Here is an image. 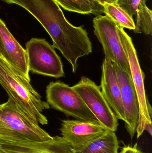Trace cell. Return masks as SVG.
Listing matches in <instances>:
<instances>
[{
	"label": "cell",
	"mask_w": 152,
	"mask_h": 153,
	"mask_svg": "<svg viewBox=\"0 0 152 153\" xmlns=\"http://www.w3.org/2000/svg\"><path fill=\"white\" fill-rule=\"evenodd\" d=\"M25 76L0 57V84L21 112L35 124L47 125V118L42 114L50 107L42 100L40 94L35 90Z\"/></svg>",
	"instance_id": "1"
},
{
	"label": "cell",
	"mask_w": 152,
	"mask_h": 153,
	"mask_svg": "<svg viewBox=\"0 0 152 153\" xmlns=\"http://www.w3.org/2000/svg\"><path fill=\"white\" fill-rule=\"evenodd\" d=\"M52 137L21 112L10 98L0 104V140L43 142Z\"/></svg>",
	"instance_id": "2"
},
{
	"label": "cell",
	"mask_w": 152,
	"mask_h": 153,
	"mask_svg": "<svg viewBox=\"0 0 152 153\" xmlns=\"http://www.w3.org/2000/svg\"><path fill=\"white\" fill-rule=\"evenodd\" d=\"M118 29L120 41L128 60L130 74L139 102L140 112L136 130L137 138H139L145 130H146L152 136V108L145 93L144 85L145 75L140 66L137 53L132 38L125 31L124 28L118 25Z\"/></svg>",
	"instance_id": "3"
},
{
	"label": "cell",
	"mask_w": 152,
	"mask_h": 153,
	"mask_svg": "<svg viewBox=\"0 0 152 153\" xmlns=\"http://www.w3.org/2000/svg\"><path fill=\"white\" fill-rule=\"evenodd\" d=\"M46 102L51 108L78 120L97 121L82 98L72 87L60 81L46 86Z\"/></svg>",
	"instance_id": "4"
},
{
	"label": "cell",
	"mask_w": 152,
	"mask_h": 153,
	"mask_svg": "<svg viewBox=\"0 0 152 153\" xmlns=\"http://www.w3.org/2000/svg\"><path fill=\"white\" fill-rule=\"evenodd\" d=\"M25 50L29 69L33 73L55 78L65 76L60 57L45 39H31Z\"/></svg>",
	"instance_id": "5"
},
{
	"label": "cell",
	"mask_w": 152,
	"mask_h": 153,
	"mask_svg": "<svg viewBox=\"0 0 152 153\" xmlns=\"http://www.w3.org/2000/svg\"><path fill=\"white\" fill-rule=\"evenodd\" d=\"M95 35L102 46L105 58L130 74V67L119 34L118 25L105 15L93 20Z\"/></svg>",
	"instance_id": "6"
},
{
	"label": "cell",
	"mask_w": 152,
	"mask_h": 153,
	"mask_svg": "<svg viewBox=\"0 0 152 153\" xmlns=\"http://www.w3.org/2000/svg\"><path fill=\"white\" fill-rule=\"evenodd\" d=\"M72 87L106 130L117 131L118 119L104 97L100 86L88 77L82 76Z\"/></svg>",
	"instance_id": "7"
},
{
	"label": "cell",
	"mask_w": 152,
	"mask_h": 153,
	"mask_svg": "<svg viewBox=\"0 0 152 153\" xmlns=\"http://www.w3.org/2000/svg\"><path fill=\"white\" fill-rule=\"evenodd\" d=\"M120 86L125 116V126L131 139L136 133L139 117V104L131 75L113 63Z\"/></svg>",
	"instance_id": "8"
},
{
	"label": "cell",
	"mask_w": 152,
	"mask_h": 153,
	"mask_svg": "<svg viewBox=\"0 0 152 153\" xmlns=\"http://www.w3.org/2000/svg\"><path fill=\"white\" fill-rule=\"evenodd\" d=\"M106 129L97 121L64 120L60 131L73 150L87 144L104 134Z\"/></svg>",
	"instance_id": "9"
},
{
	"label": "cell",
	"mask_w": 152,
	"mask_h": 153,
	"mask_svg": "<svg viewBox=\"0 0 152 153\" xmlns=\"http://www.w3.org/2000/svg\"><path fill=\"white\" fill-rule=\"evenodd\" d=\"M0 48L2 58L30 82L26 50L12 36L1 19Z\"/></svg>",
	"instance_id": "10"
},
{
	"label": "cell",
	"mask_w": 152,
	"mask_h": 153,
	"mask_svg": "<svg viewBox=\"0 0 152 153\" xmlns=\"http://www.w3.org/2000/svg\"><path fill=\"white\" fill-rule=\"evenodd\" d=\"M101 91L118 120L125 122L120 86L113 63L104 58L102 65Z\"/></svg>",
	"instance_id": "11"
},
{
	"label": "cell",
	"mask_w": 152,
	"mask_h": 153,
	"mask_svg": "<svg viewBox=\"0 0 152 153\" xmlns=\"http://www.w3.org/2000/svg\"><path fill=\"white\" fill-rule=\"evenodd\" d=\"M119 148L115 132L106 130L103 134L87 144L73 150L72 153H118Z\"/></svg>",
	"instance_id": "12"
},
{
	"label": "cell",
	"mask_w": 152,
	"mask_h": 153,
	"mask_svg": "<svg viewBox=\"0 0 152 153\" xmlns=\"http://www.w3.org/2000/svg\"><path fill=\"white\" fill-rule=\"evenodd\" d=\"M59 5L68 11L82 14L103 13L104 7L96 0H54Z\"/></svg>",
	"instance_id": "13"
},
{
	"label": "cell",
	"mask_w": 152,
	"mask_h": 153,
	"mask_svg": "<svg viewBox=\"0 0 152 153\" xmlns=\"http://www.w3.org/2000/svg\"><path fill=\"white\" fill-rule=\"evenodd\" d=\"M103 7V13L119 26L129 30H134L135 24L133 18L117 4L113 2L107 3L104 4Z\"/></svg>",
	"instance_id": "14"
},
{
	"label": "cell",
	"mask_w": 152,
	"mask_h": 153,
	"mask_svg": "<svg viewBox=\"0 0 152 153\" xmlns=\"http://www.w3.org/2000/svg\"><path fill=\"white\" fill-rule=\"evenodd\" d=\"M146 1L139 4L137 11L136 23L134 30L135 33H144L151 35L152 32V12L146 5Z\"/></svg>",
	"instance_id": "15"
},
{
	"label": "cell",
	"mask_w": 152,
	"mask_h": 153,
	"mask_svg": "<svg viewBox=\"0 0 152 153\" xmlns=\"http://www.w3.org/2000/svg\"><path fill=\"white\" fill-rule=\"evenodd\" d=\"M146 0H113V2L117 4L121 9L126 12L131 18L136 14L139 4Z\"/></svg>",
	"instance_id": "16"
},
{
	"label": "cell",
	"mask_w": 152,
	"mask_h": 153,
	"mask_svg": "<svg viewBox=\"0 0 152 153\" xmlns=\"http://www.w3.org/2000/svg\"><path fill=\"white\" fill-rule=\"evenodd\" d=\"M118 153H144L137 147V144L134 146L130 145L125 146Z\"/></svg>",
	"instance_id": "17"
},
{
	"label": "cell",
	"mask_w": 152,
	"mask_h": 153,
	"mask_svg": "<svg viewBox=\"0 0 152 153\" xmlns=\"http://www.w3.org/2000/svg\"><path fill=\"white\" fill-rule=\"evenodd\" d=\"M32 153H59L49 148L46 147H38L35 148Z\"/></svg>",
	"instance_id": "18"
},
{
	"label": "cell",
	"mask_w": 152,
	"mask_h": 153,
	"mask_svg": "<svg viewBox=\"0 0 152 153\" xmlns=\"http://www.w3.org/2000/svg\"><path fill=\"white\" fill-rule=\"evenodd\" d=\"M100 4L103 6L104 4L107 3H111L113 1V0H96Z\"/></svg>",
	"instance_id": "19"
},
{
	"label": "cell",
	"mask_w": 152,
	"mask_h": 153,
	"mask_svg": "<svg viewBox=\"0 0 152 153\" xmlns=\"http://www.w3.org/2000/svg\"><path fill=\"white\" fill-rule=\"evenodd\" d=\"M0 57H2L1 56V48H0Z\"/></svg>",
	"instance_id": "20"
},
{
	"label": "cell",
	"mask_w": 152,
	"mask_h": 153,
	"mask_svg": "<svg viewBox=\"0 0 152 153\" xmlns=\"http://www.w3.org/2000/svg\"></svg>",
	"instance_id": "21"
}]
</instances>
